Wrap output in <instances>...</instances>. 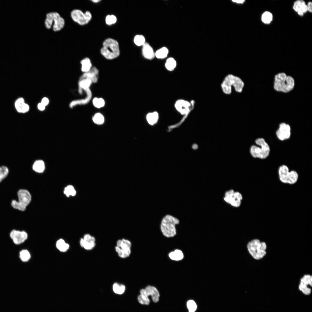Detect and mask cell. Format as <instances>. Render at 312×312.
Returning <instances> with one entry per match:
<instances>
[{
  "mask_svg": "<svg viewBox=\"0 0 312 312\" xmlns=\"http://www.w3.org/2000/svg\"><path fill=\"white\" fill-rule=\"evenodd\" d=\"M244 86V83L243 80L239 77L232 74L226 75L221 84L222 91L226 95L231 93L232 87L236 92L241 93Z\"/></svg>",
  "mask_w": 312,
  "mask_h": 312,
  "instance_id": "1",
  "label": "cell"
},
{
  "mask_svg": "<svg viewBox=\"0 0 312 312\" xmlns=\"http://www.w3.org/2000/svg\"><path fill=\"white\" fill-rule=\"evenodd\" d=\"M295 81L293 77L284 73L276 75L274 77V88L277 92L288 93L294 88Z\"/></svg>",
  "mask_w": 312,
  "mask_h": 312,
  "instance_id": "2",
  "label": "cell"
},
{
  "mask_svg": "<svg viewBox=\"0 0 312 312\" xmlns=\"http://www.w3.org/2000/svg\"><path fill=\"white\" fill-rule=\"evenodd\" d=\"M179 223V219L169 214L165 216L160 223V228L163 234L167 237L175 236L177 233L176 226Z\"/></svg>",
  "mask_w": 312,
  "mask_h": 312,
  "instance_id": "3",
  "label": "cell"
},
{
  "mask_svg": "<svg viewBox=\"0 0 312 312\" xmlns=\"http://www.w3.org/2000/svg\"><path fill=\"white\" fill-rule=\"evenodd\" d=\"M101 49V54L106 59L112 60L117 58L120 54L119 44L113 39L108 38L106 39Z\"/></svg>",
  "mask_w": 312,
  "mask_h": 312,
  "instance_id": "4",
  "label": "cell"
},
{
  "mask_svg": "<svg viewBox=\"0 0 312 312\" xmlns=\"http://www.w3.org/2000/svg\"><path fill=\"white\" fill-rule=\"evenodd\" d=\"M247 248L250 254L255 259H261L266 255V244L264 242H261L259 239L250 241L247 244Z\"/></svg>",
  "mask_w": 312,
  "mask_h": 312,
  "instance_id": "5",
  "label": "cell"
},
{
  "mask_svg": "<svg viewBox=\"0 0 312 312\" xmlns=\"http://www.w3.org/2000/svg\"><path fill=\"white\" fill-rule=\"evenodd\" d=\"M256 144L260 146L252 145L250 148V152L251 155L254 158L263 159L269 156L270 149L268 144L262 138H259L255 141Z\"/></svg>",
  "mask_w": 312,
  "mask_h": 312,
  "instance_id": "6",
  "label": "cell"
},
{
  "mask_svg": "<svg viewBox=\"0 0 312 312\" xmlns=\"http://www.w3.org/2000/svg\"><path fill=\"white\" fill-rule=\"evenodd\" d=\"M46 27L50 29L53 25V29L57 32L60 31L64 27L65 21L64 19L56 12H51L47 13L44 21Z\"/></svg>",
  "mask_w": 312,
  "mask_h": 312,
  "instance_id": "7",
  "label": "cell"
},
{
  "mask_svg": "<svg viewBox=\"0 0 312 312\" xmlns=\"http://www.w3.org/2000/svg\"><path fill=\"white\" fill-rule=\"evenodd\" d=\"M278 174L279 180L284 184L293 185L298 180L299 176L297 172L294 170L289 171L288 167L285 165L279 167Z\"/></svg>",
  "mask_w": 312,
  "mask_h": 312,
  "instance_id": "8",
  "label": "cell"
},
{
  "mask_svg": "<svg viewBox=\"0 0 312 312\" xmlns=\"http://www.w3.org/2000/svg\"><path fill=\"white\" fill-rule=\"evenodd\" d=\"M17 194L18 201L12 200L11 203V206L14 209L24 211L31 200V195L27 190L23 189L19 190Z\"/></svg>",
  "mask_w": 312,
  "mask_h": 312,
  "instance_id": "9",
  "label": "cell"
},
{
  "mask_svg": "<svg viewBox=\"0 0 312 312\" xmlns=\"http://www.w3.org/2000/svg\"><path fill=\"white\" fill-rule=\"evenodd\" d=\"M70 16L73 20L81 25L87 24L91 20L92 16L88 11L83 13L79 9H74L70 13Z\"/></svg>",
  "mask_w": 312,
  "mask_h": 312,
  "instance_id": "10",
  "label": "cell"
},
{
  "mask_svg": "<svg viewBox=\"0 0 312 312\" xmlns=\"http://www.w3.org/2000/svg\"><path fill=\"white\" fill-rule=\"evenodd\" d=\"M291 134L290 125L285 122H282L279 124V128L276 131V135L277 138L281 141L289 138Z\"/></svg>",
  "mask_w": 312,
  "mask_h": 312,
  "instance_id": "11",
  "label": "cell"
},
{
  "mask_svg": "<svg viewBox=\"0 0 312 312\" xmlns=\"http://www.w3.org/2000/svg\"><path fill=\"white\" fill-rule=\"evenodd\" d=\"M10 235L14 243L17 245L23 243L28 237L27 234L25 231L15 229L11 231Z\"/></svg>",
  "mask_w": 312,
  "mask_h": 312,
  "instance_id": "12",
  "label": "cell"
},
{
  "mask_svg": "<svg viewBox=\"0 0 312 312\" xmlns=\"http://www.w3.org/2000/svg\"><path fill=\"white\" fill-rule=\"evenodd\" d=\"M190 106L189 102L183 99L178 100L175 104L177 110L183 115L186 114L189 112Z\"/></svg>",
  "mask_w": 312,
  "mask_h": 312,
  "instance_id": "13",
  "label": "cell"
},
{
  "mask_svg": "<svg viewBox=\"0 0 312 312\" xmlns=\"http://www.w3.org/2000/svg\"><path fill=\"white\" fill-rule=\"evenodd\" d=\"M293 8L300 16H303L308 11L307 4L302 0H298L294 2Z\"/></svg>",
  "mask_w": 312,
  "mask_h": 312,
  "instance_id": "14",
  "label": "cell"
},
{
  "mask_svg": "<svg viewBox=\"0 0 312 312\" xmlns=\"http://www.w3.org/2000/svg\"><path fill=\"white\" fill-rule=\"evenodd\" d=\"M98 72L95 67H92L89 71L83 75L80 79H86L90 80L92 82H96L98 79Z\"/></svg>",
  "mask_w": 312,
  "mask_h": 312,
  "instance_id": "15",
  "label": "cell"
},
{
  "mask_svg": "<svg viewBox=\"0 0 312 312\" xmlns=\"http://www.w3.org/2000/svg\"><path fill=\"white\" fill-rule=\"evenodd\" d=\"M15 106L17 111L21 113L27 112L29 109V106L25 102L22 98H19L16 100L15 103Z\"/></svg>",
  "mask_w": 312,
  "mask_h": 312,
  "instance_id": "16",
  "label": "cell"
},
{
  "mask_svg": "<svg viewBox=\"0 0 312 312\" xmlns=\"http://www.w3.org/2000/svg\"><path fill=\"white\" fill-rule=\"evenodd\" d=\"M146 292L148 296H151L152 300L155 302H158L159 300V294L157 288L155 287L148 285L144 289Z\"/></svg>",
  "mask_w": 312,
  "mask_h": 312,
  "instance_id": "17",
  "label": "cell"
},
{
  "mask_svg": "<svg viewBox=\"0 0 312 312\" xmlns=\"http://www.w3.org/2000/svg\"><path fill=\"white\" fill-rule=\"evenodd\" d=\"M142 52L144 57L148 59H152L155 56L153 48L146 42H145L142 45Z\"/></svg>",
  "mask_w": 312,
  "mask_h": 312,
  "instance_id": "18",
  "label": "cell"
},
{
  "mask_svg": "<svg viewBox=\"0 0 312 312\" xmlns=\"http://www.w3.org/2000/svg\"><path fill=\"white\" fill-rule=\"evenodd\" d=\"M140 294L138 297L139 302L142 304L148 305L150 301L144 289H142L140 291Z\"/></svg>",
  "mask_w": 312,
  "mask_h": 312,
  "instance_id": "19",
  "label": "cell"
},
{
  "mask_svg": "<svg viewBox=\"0 0 312 312\" xmlns=\"http://www.w3.org/2000/svg\"><path fill=\"white\" fill-rule=\"evenodd\" d=\"M169 258L172 260L179 261L182 260L184 257L182 252L180 250L176 249L170 252L168 255Z\"/></svg>",
  "mask_w": 312,
  "mask_h": 312,
  "instance_id": "20",
  "label": "cell"
},
{
  "mask_svg": "<svg viewBox=\"0 0 312 312\" xmlns=\"http://www.w3.org/2000/svg\"><path fill=\"white\" fill-rule=\"evenodd\" d=\"M81 63V70L85 73L89 71L92 67L91 61L88 57H85L82 60Z\"/></svg>",
  "mask_w": 312,
  "mask_h": 312,
  "instance_id": "21",
  "label": "cell"
},
{
  "mask_svg": "<svg viewBox=\"0 0 312 312\" xmlns=\"http://www.w3.org/2000/svg\"><path fill=\"white\" fill-rule=\"evenodd\" d=\"M56 246L57 249L61 252H65L69 248V245L66 243L63 239L58 240L56 243Z\"/></svg>",
  "mask_w": 312,
  "mask_h": 312,
  "instance_id": "22",
  "label": "cell"
},
{
  "mask_svg": "<svg viewBox=\"0 0 312 312\" xmlns=\"http://www.w3.org/2000/svg\"><path fill=\"white\" fill-rule=\"evenodd\" d=\"M158 114L156 112L148 113L146 117L148 122L151 125H153L156 123L158 120Z\"/></svg>",
  "mask_w": 312,
  "mask_h": 312,
  "instance_id": "23",
  "label": "cell"
},
{
  "mask_svg": "<svg viewBox=\"0 0 312 312\" xmlns=\"http://www.w3.org/2000/svg\"><path fill=\"white\" fill-rule=\"evenodd\" d=\"M45 168L44 162L42 160L36 161L33 166V169L35 171L41 173L42 172Z\"/></svg>",
  "mask_w": 312,
  "mask_h": 312,
  "instance_id": "24",
  "label": "cell"
},
{
  "mask_svg": "<svg viewBox=\"0 0 312 312\" xmlns=\"http://www.w3.org/2000/svg\"><path fill=\"white\" fill-rule=\"evenodd\" d=\"M168 53V50L166 47H163L157 50L155 53V56L158 59H163L166 57Z\"/></svg>",
  "mask_w": 312,
  "mask_h": 312,
  "instance_id": "25",
  "label": "cell"
},
{
  "mask_svg": "<svg viewBox=\"0 0 312 312\" xmlns=\"http://www.w3.org/2000/svg\"><path fill=\"white\" fill-rule=\"evenodd\" d=\"M272 19L273 16L272 14L268 11L264 12L261 16L262 21L266 24L270 23L272 21Z\"/></svg>",
  "mask_w": 312,
  "mask_h": 312,
  "instance_id": "26",
  "label": "cell"
},
{
  "mask_svg": "<svg viewBox=\"0 0 312 312\" xmlns=\"http://www.w3.org/2000/svg\"><path fill=\"white\" fill-rule=\"evenodd\" d=\"M81 246L87 250L92 249L95 246V242H89L85 240L83 238H81L80 241Z\"/></svg>",
  "mask_w": 312,
  "mask_h": 312,
  "instance_id": "27",
  "label": "cell"
},
{
  "mask_svg": "<svg viewBox=\"0 0 312 312\" xmlns=\"http://www.w3.org/2000/svg\"><path fill=\"white\" fill-rule=\"evenodd\" d=\"M165 65L168 70L172 71L176 67V62L173 58L170 57L167 59Z\"/></svg>",
  "mask_w": 312,
  "mask_h": 312,
  "instance_id": "28",
  "label": "cell"
},
{
  "mask_svg": "<svg viewBox=\"0 0 312 312\" xmlns=\"http://www.w3.org/2000/svg\"><path fill=\"white\" fill-rule=\"evenodd\" d=\"M113 289L115 293L121 294L124 292L125 290V286L123 285L115 283L113 285Z\"/></svg>",
  "mask_w": 312,
  "mask_h": 312,
  "instance_id": "29",
  "label": "cell"
},
{
  "mask_svg": "<svg viewBox=\"0 0 312 312\" xmlns=\"http://www.w3.org/2000/svg\"><path fill=\"white\" fill-rule=\"evenodd\" d=\"M19 257L21 260L23 262L28 261L30 258V252L27 250H23L19 253Z\"/></svg>",
  "mask_w": 312,
  "mask_h": 312,
  "instance_id": "30",
  "label": "cell"
},
{
  "mask_svg": "<svg viewBox=\"0 0 312 312\" xmlns=\"http://www.w3.org/2000/svg\"><path fill=\"white\" fill-rule=\"evenodd\" d=\"M9 172L8 168L5 166H0V183L8 176Z\"/></svg>",
  "mask_w": 312,
  "mask_h": 312,
  "instance_id": "31",
  "label": "cell"
},
{
  "mask_svg": "<svg viewBox=\"0 0 312 312\" xmlns=\"http://www.w3.org/2000/svg\"><path fill=\"white\" fill-rule=\"evenodd\" d=\"M64 192L67 197H69L70 196H74L76 194L75 190L73 187L71 185H69L65 187Z\"/></svg>",
  "mask_w": 312,
  "mask_h": 312,
  "instance_id": "32",
  "label": "cell"
},
{
  "mask_svg": "<svg viewBox=\"0 0 312 312\" xmlns=\"http://www.w3.org/2000/svg\"><path fill=\"white\" fill-rule=\"evenodd\" d=\"M134 42L138 46H142L145 42V38L142 35H137L134 38Z\"/></svg>",
  "mask_w": 312,
  "mask_h": 312,
  "instance_id": "33",
  "label": "cell"
},
{
  "mask_svg": "<svg viewBox=\"0 0 312 312\" xmlns=\"http://www.w3.org/2000/svg\"><path fill=\"white\" fill-rule=\"evenodd\" d=\"M92 120L95 123L99 125L102 124L104 121L103 116L100 113L95 114L93 117Z\"/></svg>",
  "mask_w": 312,
  "mask_h": 312,
  "instance_id": "34",
  "label": "cell"
},
{
  "mask_svg": "<svg viewBox=\"0 0 312 312\" xmlns=\"http://www.w3.org/2000/svg\"><path fill=\"white\" fill-rule=\"evenodd\" d=\"M94 105L97 108H100L103 107L105 104L104 100L102 98H94L92 101Z\"/></svg>",
  "mask_w": 312,
  "mask_h": 312,
  "instance_id": "35",
  "label": "cell"
},
{
  "mask_svg": "<svg viewBox=\"0 0 312 312\" xmlns=\"http://www.w3.org/2000/svg\"><path fill=\"white\" fill-rule=\"evenodd\" d=\"M300 282H301L307 286L310 285L312 286V276L311 275L309 274L305 275L300 279Z\"/></svg>",
  "mask_w": 312,
  "mask_h": 312,
  "instance_id": "36",
  "label": "cell"
},
{
  "mask_svg": "<svg viewBox=\"0 0 312 312\" xmlns=\"http://www.w3.org/2000/svg\"><path fill=\"white\" fill-rule=\"evenodd\" d=\"M187 306L189 312H194L197 309L196 304L192 300H190L187 302Z\"/></svg>",
  "mask_w": 312,
  "mask_h": 312,
  "instance_id": "37",
  "label": "cell"
},
{
  "mask_svg": "<svg viewBox=\"0 0 312 312\" xmlns=\"http://www.w3.org/2000/svg\"><path fill=\"white\" fill-rule=\"evenodd\" d=\"M117 21L116 17L114 15H108L105 18V22L107 24L111 25L115 23Z\"/></svg>",
  "mask_w": 312,
  "mask_h": 312,
  "instance_id": "38",
  "label": "cell"
},
{
  "mask_svg": "<svg viewBox=\"0 0 312 312\" xmlns=\"http://www.w3.org/2000/svg\"><path fill=\"white\" fill-rule=\"evenodd\" d=\"M131 253L130 248L122 249H121L118 253V256L122 258H126L129 257Z\"/></svg>",
  "mask_w": 312,
  "mask_h": 312,
  "instance_id": "39",
  "label": "cell"
},
{
  "mask_svg": "<svg viewBox=\"0 0 312 312\" xmlns=\"http://www.w3.org/2000/svg\"><path fill=\"white\" fill-rule=\"evenodd\" d=\"M121 248L122 249L130 248L131 244L130 242L127 239H123L122 240Z\"/></svg>",
  "mask_w": 312,
  "mask_h": 312,
  "instance_id": "40",
  "label": "cell"
},
{
  "mask_svg": "<svg viewBox=\"0 0 312 312\" xmlns=\"http://www.w3.org/2000/svg\"><path fill=\"white\" fill-rule=\"evenodd\" d=\"M83 239L87 242H95V239L94 237L91 236L90 234H85L83 237Z\"/></svg>",
  "mask_w": 312,
  "mask_h": 312,
  "instance_id": "41",
  "label": "cell"
},
{
  "mask_svg": "<svg viewBox=\"0 0 312 312\" xmlns=\"http://www.w3.org/2000/svg\"><path fill=\"white\" fill-rule=\"evenodd\" d=\"M233 197L235 200L241 201L242 199V194L238 192H234Z\"/></svg>",
  "mask_w": 312,
  "mask_h": 312,
  "instance_id": "42",
  "label": "cell"
},
{
  "mask_svg": "<svg viewBox=\"0 0 312 312\" xmlns=\"http://www.w3.org/2000/svg\"><path fill=\"white\" fill-rule=\"evenodd\" d=\"M224 199L226 202L230 204L235 200L233 196H225Z\"/></svg>",
  "mask_w": 312,
  "mask_h": 312,
  "instance_id": "43",
  "label": "cell"
},
{
  "mask_svg": "<svg viewBox=\"0 0 312 312\" xmlns=\"http://www.w3.org/2000/svg\"><path fill=\"white\" fill-rule=\"evenodd\" d=\"M241 203V201L235 199L231 204L233 206L235 207H239Z\"/></svg>",
  "mask_w": 312,
  "mask_h": 312,
  "instance_id": "44",
  "label": "cell"
},
{
  "mask_svg": "<svg viewBox=\"0 0 312 312\" xmlns=\"http://www.w3.org/2000/svg\"><path fill=\"white\" fill-rule=\"evenodd\" d=\"M41 103L45 106H46L49 104V99L46 97H44L42 99Z\"/></svg>",
  "mask_w": 312,
  "mask_h": 312,
  "instance_id": "45",
  "label": "cell"
},
{
  "mask_svg": "<svg viewBox=\"0 0 312 312\" xmlns=\"http://www.w3.org/2000/svg\"><path fill=\"white\" fill-rule=\"evenodd\" d=\"M234 192L233 190H231L226 192L225 193V196H233Z\"/></svg>",
  "mask_w": 312,
  "mask_h": 312,
  "instance_id": "46",
  "label": "cell"
},
{
  "mask_svg": "<svg viewBox=\"0 0 312 312\" xmlns=\"http://www.w3.org/2000/svg\"><path fill=\"white\" fill-rule=\"evenodd\" d=\"M303 294L305 295H309L311 292V289L308 287L306 288L302 291Z\"/></svg>",
  "mask_w": 312,
  "mask_h": 312,
  "instance_id": "47",
  "label": "cell"
},
{
  "mask_svg": "<svg viewBox=\"0 0 312 312\" xmlns=\"http://www.w3.org/2000/svg\"><path fill=\"white\" fill-rule=\"evenodd\" d=\"M45 107L41 103H38L37 105V107L40 111H42L44 110L45 108Z\"/></svg>",
  "mask_w": 312,
  "mask_h": 312,
  "instance_id": "48",
  "label": "cell"
},
{
  "mask_svg": "<svg viewBox=\"0 0 312 312\" xmlns=\"http://www.w3.org/2000/svg\"><path fill=\"white\" fill-rule=\"evenodd\" d=\"M307 5V9L308 11H309L310 12H312V2L311 1H309Z\"/></svg>",
  "mask_w": 312,
  "mask_h": 312,
  "instance_id": "49",
  "label": "cell"
},
{
  "mask_svg": "<svg viewBox=\"0 0 312 312\" xmlns=\"http://www.w3.org/2000/svg\"><path fill=\"white\" fill-rule=\"evenodd\" d=\"M232 1L238 3H243L245 1V0H232Z\"/></svg>",
  "mask_w": 312,
  "mask_h": 312,
  "instance_id": "50",
  "label": "cell"
},
{
  "mask_svg": "<svg viewBox=\"0 0 312 312\" xmlns=\"http://www.w3.org/2000/svg\"><path fill=\"white\" fill-rule=\"evenodd\" d=\"M122 240H118L117 241V246L120 247L121 244Z\"/></svg>",
  "mask_w": 312,
  "mask_h": 312,
  "instance_id": "51",
  "label": "cell"
},
{
  "mask_svg": "<svg viewBox=\"0 0 312 312\" xmlns=\"http://www.w3.org/2000/svg\"><path fill=\"white\" fill-rule=\"evenodd\" d=\"M115 249L116 252L118 253L121 250V248L117 246L115 247Z\"/></svg>",
  "mask_w": 312,
  "mask_h": 312,
  "instance_id": "52",
  "label": "cell"
},
{
  "mask_svg": "<svg viewBox=\"0 0 312 312\" xmlns=\"http://www.w3.org/2000/svg\"><path fill=\"white\" fill-rule=\"evenodd\" d=\"M101 1V0H92V1L94 3H95L99 2H100V1Z\"/></svg>",
  "mask_w": 312,
  "mask_h": 312,
  "instance_id": "53",
  "label": "cell"
}]
</instances>
